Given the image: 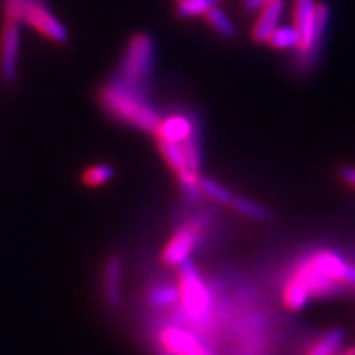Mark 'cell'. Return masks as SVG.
<instances>
[{"mask_svg":"<svg viewBox=\"0 0 355 355\" xmlns=\"http://www.w3.org/2000/svg\"><path fill=\"white\" fill-rule=\"evenodd\" d=\"M344 290H355V265L334 250H316L291 270L282 298L288 309L300 311L313 298L336 296Z\"/></svg>","mask_w":355,"mask_h":355,"instance_id":"obj_1","label":"cell"},{"mask_svg":"<svg viewBox=\"0 0 355 355\" xmlns=\"http://www.w3.org/2000/svg\"><path fill=\"white\" fill-rule=\"evenodd\" d=\"M99 102L114 119L141 132L155 133L162 122L159 114L148 102V92L128 86L117 78L101 87Z\"/></svg>","mask_w":355,"mask_h":355,"instance_id":"obj_2","label":"cell"},{"mask_svg":"<svg viewBox=\"0 0 355 355\" xmlns=\"http://www.w3.org/2000/svg\"><path fill=\"white\" fill-rule=\"evenodd\" d=\"M329 25V8L316 0H296L295 28L300 35L296 46V63L301 69H308L316 63L324 37Z\"/></svg>","mask_w":355,"mask_h":355,"instance_id":"obj_3","label":"cell"},{"mask_svg":"<svg viewBox=\"0 0 355 355\" xmlns=\"http://www.w3.org/2000/svg\"><path fill=\"white\" fill-rule=\"evenodd\" d=\"M155 64V43L148 33H137L128 40L119 64L117 79L148 92Z\"/></svg>","mask_w":355,"mask_h":355,"instance_id":"obj_4","label":"cell"},{"mask_svg":"<svg viewBox=\"0 0 355 355\" xmlns=\"http://www.w3.org/2000/svg\"><path fill=\"white\" fill-rule=\"evenodd\" d=\"M178 301L181 303L184 316L194 324H204L211 318L212 296L201 275L189 259L180 265L178 278Z\"/></svg>","mask_w":355,"mask_h":355,"instance_id":"obj_5","label":"cell"},{"mask_svg":"<svg viewBox=\"0 0 355 355\" xmlns=\"http://www.w3.org/2000/svg\"><path fill=\"white\" fill-rule=\"evenodd\" d=\"M21 24L32 26L35 32L56 44H64L69 38L63 21L53 13L46 0H26Z\"/></svg>","mask_w":355,"mask_h":355,"instance_id":"obj_6","label":"cell"},{"mask_svg":"<svg viewBox=\"0 0 355 355\" xmlns=\"http://www.w3.org/2000/svg\"><path fill=\"white\" fill-rule=\"evenodd\" d=\"M204 230V222L201 219H194L188 222L173 234V237L162 252L163 263L168 266H180L184 260L189 259L191 252L194 250L196 243L201 239Z\"/></svg>","mask_w":355,"mask_h":355,"instance_id":"obj_7","label":"cell"},{"mask_svg":"<svg viewBox=\"0 0 355 355\" xmlns=\"http://www.w3.org/2000/svg\"><path fill=\"white\" fill-rule=\"evenodd\" d=\"M19 21L3 20L0 30V78L6 84H13L17 78L20 58V32Z\"/></svg>","mask_w":355,"mask_h":355,"instance_id":"obj_8","label":"cell"},{"mask_svg":"<svg viewBox=\"0 0 355 355\" xmlns=\"http://www.w3.org/2000/svg\"><path fill=\"white\" fill-rule=\"evenodd\" d=\"M159 345L170 355H211L193 332L178 326H168L159 332Z\"/></svg>","mask_w":355,"mask_h":355,"instance_id":"obj_9","label":"cell"},{"mask_svg":"<svg viewBox=\"0 0 355 355\" xmlns=\"http://www.w3.org/2000/svg\"><path fill=\"white\" fill-rule=\"evenodd\" d=\"M122 270L121 257L110 255L104 268V296L109 308L112 309H119L122 306Z\"/></svg>","mask_w":355,"mask_h":355,"instance_id":"obj_10","label":"cell"},{"mask_svg":"<svg viewBox=\"0 0 355 355\" xmlns=\"http://www.w3.org/2000/svg\"><path fill=\"white\" fill-rule=\"evenodd\" d=\"M155 133H157V139L181 144V141L188 140L189 137L196 133V125H194L193 119H189L188 115L175 114L166 119H162Z\"/></svg>","mask_w":355,"mask_h":355,"instance_id":"obj_11","label":"cell"},{"mask_svg":"<svg viewBox=\"0 0 355 355\" xmlns=\"http://www.w3.org/2000/svg\"><path fill=\"white\" fill-rule=\"evenodd\" d=\"M283 8H285V2L283 0H272L268 6L261 8L259 19H257L254 25V30H252V40L255 43H266L270 35L277 28Z\"/></svg>","mask_w":355,"mask_h":355,"instance_id":"obj_12","label":"cell"},{"mask_svg":"<svg viewBox=\"0 0 355 355\" xmlns=\"http://www.w3.org/2000/svg\"><path fill=\"white\" fill-rule=\"evenodd\" d=\"M344 343V331L332 329L319 337L311 347L306 350L304 355H337L340 345Z\"/></svg>","mask_w":355,"mask_h":355,"instance_id":"obj_13","label":"cell"},{"mask_svg":"<svg viewBox=\"0 0 355 355\" xmlns=\"http://www.w3.org/2000/svg\"><path fill=\"white\" fill-rule=\"evenodd\" d=\"M266 43L277 50H290V48L296 50L300 43V35L295 26H277L266 40Z\"/></svg>","mask_w":355,"mask_h":355,"instance_id":"obj_14","label":"cell"},{"mask_svg":"<svg viewBox=\"0 0 355 355\" xmlns=\"http://www.w3.org/2000/svg\"><path fill=\"white\" fill-rule=\"evenodd\" d=\"M115 171L114 168L107 165V163H99V165L89 166L83 175L84 184L91 186V188H99V186H104L110 183L114 180Z\"/></svg>","mask_w":355,"mask_h":355,"instance_id":"obj_15","label":"cell"},{"mask_svg":"<svg viewBox=\"0 0 355 355\" xmlns=\"http://www.w3.org/2000/svg\"><path fill=\"white\" fill-rule=\"evenodd\" d=\"M229 206L232 207L235 212H239V214L250 217V219L255 220H266L270 217L268 209H265L263 206H260V204H257L254 201H248L245 198L234 196L232 201L229 202Z\"/></svg>","mask_w":355,"mask_h":355,"instance_id":"obj_16","label":"cell"},{"mask_svg":"<svg viewBox=\"0 0 355 355\" xmlns=\"http://www.w3.org/2000/svg\"><path fill=\"white\" fill-rule=\"evenodd\" d=\"M204 17H206L207 24H211L212 28H214L219 35H222V37L232 38L235 35L234 24L230 21L229 17L225 15V12H222L217 6L211 7L209 10L204 13Z\"/></svg>","mask_w":355,"mask_h":355,"instance_id":"obj_17","label":"cell"},{"mask_svg":"<svg viewBox=\"0 0 355 355\" xmlns=\"http://www.w3.org/2000/svg\"><path fill=\"white\" fill-rule=\"evenodd\" d=\"M219 2L222 0H183V2L176 3V13L181 19H191V17L204 15Z\"/></svg>","mask_w":355,"mask_h":355,"instance_id":"obj_18","label":"cell"},{"mask_svg":"<svg viewBox=\"0 0 355 355\" xmlns=\"http://www.w3.org/2000/svg\"><path fill=\"white\" fill-rule=\"evenodd\" d=\"M150 304L157 308H170L178 303V286L171 285H158L148 293Z\"/></svg>","mask_w":355,"mask_h":355,"instance_id":"obj_19","label":"cell"},{"mask_svg":"<svg viewBox=\"0 0 355 355\" xmlns=\"http://www.w3.org/2000/svg\"><path fill=\"white\" fill-rule=\"evenodd\" d=\"M199 188H201L202 194L222 204H229L234 198V194H230L229 189H225L224 186L214 180H209V178H199Z\"/></svg>","mask_w":355,"mask_h":355,"instance_id":"obj_20","label":"cell"},{"mask_svg":"<svg viewBox=\"0 0 355 355\" xmlns=\"http://www.w3.org/2000/svg\"><path fill=\"white\" fill-rule=\"evenodd\" d=\"M270 2H272V0H243V8H245L247 12H259L265 6H268Z\"/></svg>","mask_w":355,"mask_h":355,"instance_id":"obj_21","label":"cell"},{"mask_svg":"<svg viewBox=\"0 0 355 355\" xmlns=\"http://www.w3.org/2000/svg\"><path fill=\"white\" fill-rule=\"evenodd\" d=\"M340 176H343L345 183L355 188V168H344V170L340 171Z\"/></svg>","mask_w":355,"mask_h":355,"instance_id":"obj_22","label":"cell"},{"mask_svg":"<svg viewBox=\"0 0 355 355\" xmlns=\"http://www.w3.org/2000/svg\"><path fill=\"white\" fill-rule=\"evenodd\" d=\"M340 355H355V347H350L347 350H344V352Z\"/></svg>","mask_w":355,"mask_h":355,"instance_id":"obj_23","label":"cell"}]
</instances>
